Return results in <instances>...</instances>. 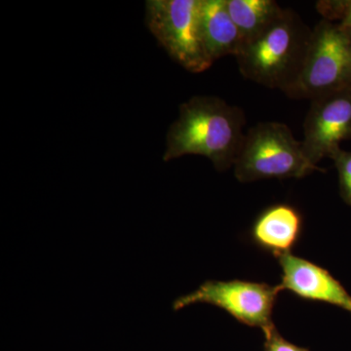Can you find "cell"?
Listing matches in <instances>:
<instances>
[{
  "label": "cell",
  "instance_id": "1",
  "mask_svg": "<svg viewBox=\"0 0 351 351\" xmlns=\"http://www.w3.org/2000/svg\"><path fill=\"white\" fill-rule=\"evenodd\" d=\"M245 123L241 108L218 97H193L182 104L168 131L163 160L195 154L207 157L221 172L230 169L243 145Z\"/></svg>",
  "mask_w": 351,
  "mask_h": 351
},
{
  "label": "cell",
  "instance_id": "9",
  "mask_svg": "<svg viewBox=\"0 0 351 351\" xmlns=\"http://www.w3.org/2000/svg\"><path fill=\"white\" fill-rule=\"evenodd\" d=\"M302 216L289 204L272 205L263 210L250 230L252 242L278 258L291 253L301 239Z\"/></svg>",
  "mask_w": 351,
  "mask_h": 351
},
{
  "label": "cell",
  "instance_id": "8",
  "mask_svg": "<svg viewBox=\"0 0 351 351\" xmlns=\"http://www.w3.org/2000/svg\"><path fill=\"white\" fill-rule=\"evenodd\" d=\"M281 267V290L300 299L324 302L351 313V295L324 267L292 253L277 258Z\"/></svg>",
  "mask_w": 351,
  "mask_h": 351
},
{
  "label": "cell",
  "instance_id": "11",
  "mask_svg": "<svg viewBox=\"0 0 351 351\" xmlns=\"http://www.w3.org/2000/svg\"><path fill=\"white\" fill-rule=\"evenodd\" d=\"M226 3L245 43L262 34L284 12L274 0H226Z\"/></svg>",
  "mask_w": 351,
  "mask_h": 351
},
{
  "label": "cell",
  "instance_id": "15",
  "mask_svg": "<svg viewBox=\"0 0 351 351\" xmlns=\"http://www.w3.org/2000/svg\"><path fill=\"white\" fill-rule=\"evenodd\" d=\"M343 29H345L346 34H348V39H350V44H351V27H343Z\"/></svg>",
  "mask_w": 351,
  "mask_h": 351
},
{
  "label": "cell",
  "instance_id": "3",
  "mask_svg": "<svg viewBox=\"0 0 351 351\" xmlns=\"http://www.w3.org/2000/svg\"><path fill=\"white\" fill-rule=\"evenodd\" d=\"M241 182L267 179H302L313 172H324L311 162L286 124L261 122L245 135L234 165Z\"/></svg>",
  "mask_w": 351,
  "mask_h": 351
},
{
  "label": "cell",
  "instance_id": "10",
  "mask_svg": "<svg viewBox=\"0 0 351 351\" xmlns=\"http://www.w3.org/2000/svg\"><path fill=\"white\" fill-rule=\"evenodd\" d=\"M200 15L203 39L213 62L228 55L237 57L245 41L228 13L226 0H201Z\"/></svg>",
  "mask_w": 351,
  "mask_h": 351
},
{
  "label": "cell",
  "instance_id": "5",
  "mask_svg": "<svg viewBox=\"0 0 351 351\" xmlns=\"http://www.w3.org/2000/svg\"><path fill=\"white\" fill-rule=\"evenodd\" d=\"M201 0H149L145 22L168 54L193 73L207 71L213 60L201 27Z\"/></svg>",
  "mask_w": 351,
  "mask_h": 351
},
{
  "label": "cell",
  "instance_id": "12",
  "mask_svg": "<svg viewBox=\"0 0 351 351\" xmlns=\"http://www.w3.org/2000/svg\"><path fill=\"white\" fill-rule=\"evenodd\" d=\"M323 19L337 23L341 27H351V0H326L316 4Z\"/></svg>",
  "mask_w": 351,
  "mask_h": 351
},
{
  "label": "cell",
  "instance_id": "14",
  "mask_svg": "<svg viewBox=\"0 0 351 351\" xmlns=\"http://www.w3.org/2000/svg\"><path fill=\"white\" fill-rule=\"evenodd\" d=\"M265 336V351H311L307 348L290 343L281 336L276 326L263 332Z\"/></svg>",
  "mask_w": 351,
  "mask_h": 351
},
{
  "label": "cell",
  "instance_id": "13",
  "mask_svg": "<svg viewBox=\"0 0 351 351\" xmlns=\"http://www.w3.org/2000/svg\"><path fill=\"white\" fill-rule=\"evenodd\" d=\"M330 158L334 160L338 170L339 193L346 204L351 206V152L339 147Z\"/></svg>",
  "mask_w": 351,
  "mask_h": 351
},
{
  "label": "cell",
  "instance_id": "4",
  "mask_svg": "<svg viewBox=\"0 0 351 351\" xmlns=\"http://www.w3.org/2000/svg\"><path fill=\"white\" fill-rule=\"evenodd\" d=\"M346 88H351L350 39L337 23L323 19L313 29L301 71L285 94L313 101Z\"/></svg>",
  "mask_w": 351,
  "mask_h": 351
},
{
  "label": "cell",
  "instance_id": "2",
  "mask_svg": "<svg viewBox=\"0 0 351 351\" xmlns=\"http://www.w3.org/2000/svg\"><path fill=\"white\" fill-rule=\"evenodd\" d=\"M313 29L295 11L280 17L258 36L247 41L237 56L247 80L285 93L294 84L304 64Z\"/></svg>",
  "mask_w": 351,
  "mask_h": 351
},
{
  "label": "cell",
  "instance_id": "7",
  "mask_svg": "<svg viewBox=\"0 0 351 351\" xmlns=\"http://www.w3.org/2000/svg\"><path fill=\"white\" fill-rule=\"evenodd\" d=\"M302 149L317 165L331 157L343 141L351 138V88L311 101L304 124Z\"/></svg>",
  "mask_w": 351,
  "mask_h": 351
},
{
  "label": "cell",
  "instance_id": "6",
  "mask_svg": "<svg viewBox=\"0 0 351 351\" xmlns=\"http://www.w3.org/2000/svg\"><path fill=\"white\" fill-rule=\"evenodd\" d=\"M279 285L254 281L207 280L195 292L178 298L173 302L175 311L195 304H212L223 309L246 326L260 328L263 332L274 327L272 313L279 293Z\"/></svg>",
  "mask_w": 351,
  "mask_h": 351
}]
</instances>
